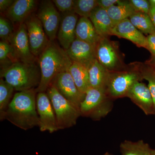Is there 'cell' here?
<instances>
[{
	"label": "cell",
	"instance_id": "obj_1",
	"mask_svg": "<svg viewBox=\"0 0 155 155\" xmlns=\"http://www.w3.org/2000/svg\"><path fill=\"white\" fill-rule=\"evenodd\" d=\"M35 89L17 91L8 107L3 120H8L22 130L39 126Z\"/></svg>",
	"mask_w": 155,
	"mask_h": 155
},
{
	"label": "cell",
	"instance_id": "obj_2",
	"mask_svg": "<svg viewBox=\"0 0 155 155\" xmlns=\"http://www.w3.org/2000/svg\"><path fill=\"white\" fill-rule=\"evenodd\" d=\"M41 78L37 93L46 92L55 77L69 70L72 62L67 52L54 41H51L38 58Z\"/></svg>",
	"mask_w": 155,
	"mask_h": 155
},
{
	"label": "cell",
	"instance_id": "obj_3",
	"mask_svg": "<svg viewBox=\"0 0 155 155\" xmlns=\"http://www.w3.org/2000/svg\"><path fill=\"white\" fill-rule=\"evenodd\" d=\"M0 74L1 78L11 84L17 91L36 89L41 78L38 61L31 63L14 62L1 68Z\"/></svg>",
	"mask_w": 155,
	"mask_h": 155
},
{
	"label": "cell",
	"instance_id": "obj_4",
	"mask_svg": "<svg viewBox=\"0 0 155 155\" xmlns=\"http://www.w3.org/2000/svg\"><path fill=\"white\" fill-rule=\"evenodd\" d=\"M113 100L108 96L102 89L90 87L81 104V116L98 121L107 116L113 107Z\"/></svg>",
	"mask_w": 155,
	"mask_h": 155
},
{
	"label": "cell",
	"instance_id": "obj_5",
	"mask_svg": "<svg viewBox=\"0 0 155 155\" xmlns=\"http://www.w3.org/2000/svg\"><path fill=\"white\" fill-rule=\"evenodd\" d=\"M46 92L52 104L59 130L75 125L78 119L81 116L79 108L63 96L53 84Z\"/></svg>",
	"mask_w": 155,
	"mask_h": 155
},
{
	"label": "cell",
	"instance_id": "obj_6",
	"mask_svg": "<svg viewBox=\"0 0 155 155\" xmlns=\"http://www.w3.org/2000/svg\"><path fill=\"white\" fill-rule=\"evenodd\" d=\"M142 79L141 74L137 69L110 71L106 87V93L112 100L126 97L132 85Z\"/></svg>",
	"mask_w": 155,
	"mask_h": 155
},
{
	"label": "cell",
	"instance_id": "obj_7",
	"mask_svg": "<svg viewBox=\"0 0 155 155\" xmlns=\"http://www.w3.org/2000/svg\"><path fill=\"white\" fill-rule=\"evenodd\" d=\"M24 23L27 30L31 51L35 58H38L51 41L36 14H31Z\"/></svg>",
	"mask_w": 155,
	"mask_h": 155
},
{
	"label": "cell",
	"instance_id": "obj_8",
	"mask_svg": "<svg viewBox=\"0 0 155 155\" xmlns=\"http://www.w3.org/2000/svg\"><path fill=\"white\" fill-rule=\"evenodd\" d=\"M36 16L51 41H54L61 21V15L52 1H43L39 6Z\"/></svg>",
	"mask_w": 155,
	"mask_h": 155
},
{
	"label": "cell",
	"instance_id": "obj_9",
	"mask_svg": "<svg viewBox=\"0 0 155 155\" xmlns=\"http://www.w3.org/2000/svg\"><path fill=\"white\" fill-rule=\"evenodd\" d=\"M36 107L39 121L40 130L54 133L59 130L52 104L46 92L37 93Z\"/></svg>",
	"mask_w": 155,
	"mask_h": 155
},
{
	"label": "cell",
	"instance_id": "obj_10",
	"mask_svg": "<svg viewBox=\"0 0 155 155\" xmlns=\"http://www.w3.org/2000/svg\"><path fill=\"white\" fill-rule=\"evenodd\" d=\"M96 58L100 64L109 71H117L122 64L116 43L108 37L101 38L98 42Z\"/></svg>",
	"mask_w": 155,
	"mask_h": 155
},
{
	"label": "cell",
	"instance_id": "obj_11",
	"mask_svg": "<svg viewBox=\"0 0 155 155\" xmlns=\"http://www.w3.org/2000/svg\"><path fill=\"white\" fill-rule=\"evenodd\" d=\"M14 49L17 61L24 63H33L38 61L31 51L26 26L24 23L18 25L9 41Z\"/></svg>",
	"mask_w": 155,
	"mask_h": 155
},
{
	"label": "cell",
	"instance_id": "obj_12",
	"mask_svg": "<svg viewBox=\"0 0 155 155\" xmlns=\"http://www.w3.org/2000/svg\"><path fill=\"white\" fill-rule=\"evenodd\" d=\"M51 84L55 87L58 91L67 99L77 107H80L85 94L79 91L69 70L58 74Z\"/></svg>",
	"mask_w": 155,
	"mask_h": 155
},
{
	"label": "cell",
	"instance_id": "obj_13",
	"mask_svg": "<svg viewBox=\"0 0 155 155\" xmlns=\"http://www.w3.org/2000/svg\"><path fill=\"white\" fill-rule=\"evenodd\" d=\"M126 97L140 108L146 115H154V106L148 87L145 84L136 81L127 93Z\"/></svg>",
	"mask_w": 155,
	"mask_h": 155
},
{
	"label": "cell",
	"instance_id": "obj_14",
	"mask_svg": "<svg viewBox=\"0 0 155 155\" xmlns=\"http://www.w3.org/2000/svg\"><path fill=\"white\" fill-rule=\"evenodd\" d=\"M72 62L83 64L88 68L96 58V46L75 38L67 50Z\"/></svg>",
	"mask_w": 155,
	"mask_h": 155
},
{
	"label": "cell",
	"instance_id": "obj_15",
	"mask_svg": "<svg viewBox=\"0 0 155 155\" xmlns=\"http://www.w3.org/2000/svg\"><path fill=\"white\" fill-rule=\"evenodd\" d=\"M110 35L126 39L138 47L148 50L147 37L136 28L129 19H125L115 25L111 31Z\"/></svg>",
	"mask_w": 155,
	"mask_h": 155
},
{
	"label": "cell",
	"instance_id": "obj_16",
	"mask_svg": "<svg viewBox=\"0 0 155 155\" xmlns=\"http://www.w3.org/2000/svg\"><path fill=\"white\" fill-rule=\"evenodd\" d=\"M78 20V15L74 13L65 14L61 19L57 38L64 50L68 49L76 38L75 29Z\"/></svg>",
	"mask_w": 155,
	"mask_h": 155
},
{
	"label": "cell",
	"instance_id": "obj_17",
	"mask_svg": "<svg viewBox=\"0 0 155 155\" xmlns=\"http://www.w3.org/2000/svg\"><path fill=\"white\" fill-rule=\"evenodd\" d=\"M37 1L35 0H15L6 12L5 16L12 23H24L36 8Z\"/></svg>",
	"mask_w": 155,
	"mask_h": 155
},
{
	"label": "cell",
	"instance_id": "obj_18",
	"mask_svg": "<svg viewBox=\"0 0 155 155\" xmlns=\"http://www.w3.org/2000/svg\"><path fill=\"white\" fill-rule=\"evenodd\" d=\"M89 19L100 37H109L110 35L114 26L107 10L97 7L92 13Z\"/></svg>",
	"mask_w": 155,
	"mask_h": 155
},
{
	"label": "cell",
	"instance_id": "obj_19",
	"mask_svg": "<svg viewBox=\"0 0 155 155\" xmlns=\"http://www.w3.org/2000/svg\"><path fill=\"white\" fill-rule=\"evenodd\" d=\"M75 36L76 38L95 46L101 38L89 18L84 17L78 19Z\"/></svg>",
	"mask_w": 155,
	"mask_h": 155
},
{
	"label": "cell",
	"instance_id": "obj_20",
	"mask_svg": "<svg viewBox=\"0 0 155 155\" xmlns=\"http://www.w3.org/2000/svg\"><path fill=\"white\" fill-rule=\"evenodd\" d=\"M88 70L91 87L105 90L110 71L103 67L97 59L90 64Z\"/></svg>",
	"mask_w": 155,
	"mask_h": 155
},
{
	"label": "cell",
	"instance_id": "obj_21",
	"mask_svg": "<svg viewBox=\"0 0 155 155\" xmlns=\"http://www.w3.org/2000/svg\"><path fill=\"white\" fill-rule=\"evenodd\" d=\"M69 72L79 91L85 94L91 87L87 67L80 63L72 62Z\"/></svg>",
	"mask_w": 155,
	"mask_h": 155
},
{
	"label": "cell",
	"instance_id": "obj_22",
	"mask_svg": "<svg viewBox=\"0 0 155 155\" xmlns=\"http://www.w3.org/2000/svg\"><path fill=\"white\" fill-rule=\"evenodd\" d=\"M107 11L114 26L123 20L129 19L136 12L129 2L120 1L108 9Z\"/></svg>",
	"mask_w": 155,
	"mask_h": 155
},
{
	"label": "cell",
	"instance_id": "obj_23",
	"mask_svg": "<svg viewBox=\"0 0 155 155\" xmlns=\"http://www.w3.org/2000/svg\"><path fill=\"white\" fill-rule=\"evenodd\" d=\"M121 155H150L152 149L143 140H125L120 145Z\"/></svg>",
	"mask_w": 155,
	"mask_h": 155
},
{
	"label": "cell",
	"instance_id": "obj_24",
	"mask_svg": "<svg viewBox=\"0 0 155 155\" xmlns=\"http://www.w3.org/2000/svg\"><path fill=\"white\" fill-rule=\"evenodd\" d=\"M132 24L143 34L147 35L155 34V28L149 15L136 12L129 18Z\"/></svg>",
	"mask_w": 155,
	"mask_h": 155
},
{
	"label": "cell",
	"instance_id": "obj_25",
	"mask_svg": "<svg viewBox=\"0 0 155 155\" xmlns=\"http://www.w3.org/2000/svg\"><path fill=\"white\" fill-rule=\"evenodd\" d=\"M15 89L3 78L0 79V119L3 121L4 115L11 102Z\"/></svg>",
	"mask_w": 155,
	"mask_h": 155
},
{
	"label": "cell",
	"instance_id": "obj_26",
	"mask_svg": "<svg viewBox=\"0 0 155 155\" xmlns=\"http://www.w3.org/2000/svg\"><path fill=\"white\" fill-rule=\"evenodd\" d=\"M97 7V0H76L74 13L81 17L89 18L92 13Z\"/></svg>",
	"mask_w": 155,
	"mask_h": 155
},
{
	"label": "cell",
	"instance_id": "obj_27",
	"mask_svg": "<svg viewBox=\"0 0 155 155\" xmlns=\"http://www.w3.org/2000/svg\"><path fill=\"white\" fill-rule=\"evenodd\" d=\"M17 61L14 49L8 42L0 41V63L1 68L7 67Z\"/></svg>",
	"mask_w": 155,
	"mask_h": 155
},
{
	"label": "cell",
	"instance_id": "obj_28",
	"mask_svg": "<svg viewBox=\"0 0 155 155\" xmlns=\"http://www.w3.org/2000/svg\"><path fill=\"white\" fill-rule=\"evenodd\" d=\"M14 31L13 23L8 18L0 17V38L2 41L9 43Z\"/></svg>",
	"mask_w": 155,
	"mask_h": 155
},
{
	"label": "cell",
	"instance_id": "obj_29",
	"mask_svg": "<svg viewBox=\"0 0 155 155\" xmlns=\"http://www.w3.org/2000/svg\"><path fill=\"white\" fill-rule=\"evenodd\" d=\"M142 79L147 80L148 82V87L149 89L152 97L154 106V115H155V76L153 74L148 67L146 68H138Z\"/></svg>",
	"mask_w": 155,
	"mask_h": 155
},
{
	"label": "cell",
	"instance_id": "obj_30",
	"mask_svg": "<svg viewBox=\"0 0 155 155\" xmlns=\"http://www.w3.org/2000/svg\"><path fill=\"white\" fill-rule=\"evenodd\" d=\"M56 8L60 12L65 14L74 13L75 1L74 0H53Z\"/></svg>",
	"mask_w": 155,
	"mask_h": 155
},
{
	"label": "cell",
	"instance_id": "obj_31",
	"mask_svg": "<svg viewBox=\"0 0 155 155\" xmlns=\"http://www.w3.org/2000/svg\"><path fill=\"white\" fill-rule=\"evenodd\" d=\"M129 2L133 7L136 12L149 14L150 4L147 0H130Z\"/></svg>",
	"mask_w": 155,
	"mask_h": 155
},
{
	"label": "cell",
	"instance_id": "obj_32",
	"mask_svg": "<svg viewBox=\"0 0 155 155\" xmlns=\"http://www.w3.org/2000/svg\"><path fill=\"white\" fill-rule=\"evenodd\" d=\"M148 50L151 54L150 61H155V34L149 35L147 36Z\"/></svg>",
	"mask_w": 155,
	"mask_h": 155
},
{
	"label": "cell",
	"instance_id": "obj_33",
	"mask_svg": "<svg viewBox=\"0 0 155 155\" xmlns=\"http://www.w3.org/2000/svg\"><path fill=\"white\" fill-rule=\"evenodd\" d=\"M118 0H97L98 6L102 8L107 10L112 6L118 2Z\"/></svg>",
	"mask_w": 155,
	"mask_h": 155
},
{
	"label": "cell",
	"instance_id": "obj_34",
	"mask_svg": "<svg viewBox=\"0 0 155 155\" xmlns=\"http://www.w3.org/2000/svg\"><path fill=\"white\" fill-rule=\"evenodd\" d=\"M14 0H1L0 1V11L6 12L14 3Z\"/></svg>",
	"mask_w": 155,
	"mask_h": 155
},
{
	"label": "cell",
	"instance_id": "obj_35",
	"mask_svg": "<svg viewBox=\"0 0 155 155\" xmlns=\"http://www.w3.org/2000/svg\"><path fill=\"white\" fill-rule=\"evenodd\" d=\"M150 4V11L149 12V15L151 19L155 28V3L153 2V0L149 1Z\"/></svg>",
	"mask_w": 155,
	"mask_h": 155
},
{
	"label": "cell",
	"instance_id": "obj_36",
	"mask_svg": "<svg viewBox=\"0 0 155 155\" xmlns=\"http://www.w3.org/2000/svg\"><path fill=\"white\" fill-rule=\"evenodd\" d=\"M147 64L150 67H153V68L155 69V61H148Z\"/></svg>",
	"mask_w": 155,
	"mask_h": 155
},
{
	"label": "cell",
	"instance_id": "obj_37",
	"mask_svg": "<svg viewBox=\"0 0 155 155\" xmlns=\"http://www.w3.org/2000/svg\"><path fill=\"white\" fill-rule=\"evenodd\" d=\"M149 68L150 71H151V72H152L153 74L155 76V69L154 68H153V67H150V66H148Z\"/></svg>",
	"mask_w": 155,
	"mask_h": 155
},
{
	"label": "cell",
	"instance_id": "obj_38",
	"mask_svg": "<svg viewBox=\"0 0 155 155\" xmlns=\"http://www.w3.org/2000/svg\"><path fill=\"white\" fill-rule=\"evenodd\" d=\"M150 155H155V149H152Z\"/></svg>",
	"mask_w": 155,
	"mask_h": 155
},
{
	"label": "cell",
	"instance_id": "obj_39",
	"mask_svg": "<svg viewBox=\"0 0 155 155\" xmlns=\"http://www.w3.org/2000/svg\"><path fill=\"white\" fill-rule=\"evenodd\" d=\"M103 155H114L113 154H112L110 153H109V152H106V153H105Z\"/></svg>",
	"mask_w": 155,
	"mask_h": 155
},
{
	"label": "cell",
	"instance_id": "obj_40",
	"mask_svg": "<svg viewBox=\"0 0 155 155\" xmlns=\"http://www.w3.org/2000/svg\"><path fill=\"white\" fill-rule=\"evenodd\" d=\"M153 2H154L155 3V0H153Z\"/></svg>",
	"mask_w": 155,
	"mask_h": 155
}]
</instances>
